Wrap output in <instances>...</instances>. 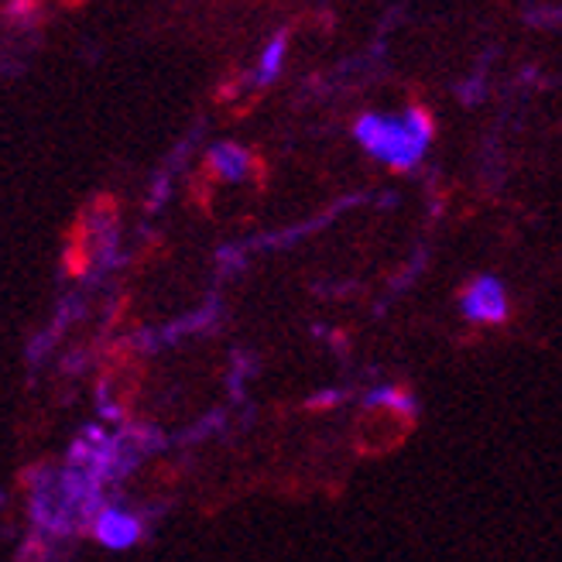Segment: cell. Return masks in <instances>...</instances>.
I'll return each instance as SVG.
<instances>
[{
	"instance_id": "cell-1",
	"label": "cell",
	"mask_w": 562,
	"mask_h": 562,
	"mask_svg": "<svg viewBox=\"0 0 562 562\" xmlns=\"http://www.w3.org/2000/svg\"><path fill=\"white\" fill-rule=\"evenodd\" d=\"M360 148L391 168H412L426 155L432 140V124L426 110L412 106L405 117L363 114L353 127Z\"/></svg>"
},
{
	"instance_id": "cell-2",
	"label": "cell",
	"mask_w": 562,
	"mask_h": 562,
	"mask_svg": "<svg viewBox=\"0 0 562 562\" xmlns=\"http://www.w3.org/2000/svg\"><path fill=\"white\" fill-rule=\"evenodd\" d=\"M463 316L473 323H501L508 316V295H504L501 281L491 274H481L473 285L463 292Z\"/></svg>"
},
{
	"instance_id": "cell-3",
	"label": "cell",
	"mask_w": 562,
	"mask_h": 562,
	"mask_svg": "<svg viewBox=\"0 0 562 562\" xmlns=\"http://www.w3.org/2000/svg\"><path fill=\"white\" fill-rule=\"evenodd\" d=\"M97 539L106 549H131L140 539V525L127 512H103L97 518Z\"/></svg>"
},
{
	"instance_id": "cell-4",
	"label": "cell",
	"mask_w": 562,
	"mask_h": 562,
	"mask_svg": "<svg viewBox=\"0 0 562 562\" xmlns=\"http://www.w3.org/2000/svg\"><path fill=\"white\" fill-rule=\"evenodd\" d=\"M210 161H213L216 172H220L223 179H231V182L244 179V176H247V168H250V155H247L244 148H237V145H216L213 155H210Z\"/></svg>"
},
{
	"instance_id": "cell-5",
	"label": "cell",
	"mask_w": 562,
	"mask_h": 562,
	"mask_svg": "<svg viewBox=\"0 0 562 562\" xmlns=\"http://www.w3.org/2000/svg\"><path fill=\"white\" fill-rule=\"evenodd\" d=\"M285 52H289L285 35H278V38L268 42V48L261 52V69H258V79H261V82H271V79L278 76L281 63H285Z\"/></svg>"
},
{
	"instance_id": "cell-6",
	"label": "cell",
	"mask_w": 562,
	"mask_h": 562,
	"mask_svg": "<svg viewBox=\"0 0 562 562\" xmlns=\"http://www.w3.org/2000/svg\"><path fill=\"white\" fill-rule=\"evenodd\" d=\"M368 405H391V408H405V412H415V405L402 395V391H374V395L368 398Z\"/></svg>"
}]
</instances>
